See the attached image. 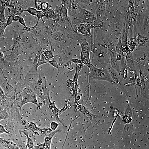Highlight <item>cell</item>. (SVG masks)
Instances as JSON below:
<instances>
[{"label": "cell", "mask_w": 149, "mask_h": 149, "mask_svg": "<svg viewBox=\"0 0 149 149\" xmlns=\"http://www.w3.org/2000/svg\"><path fill=\"white\" fill-rule=\"evenodd\" d=\"M90 69L89 75L90 79L106 80L111 83H113V80L108 70L98 69L93 66Z\"/></svg>", "instance_id": "cell-1"}, {"label": "cell", "mask_w": 149, "mask_h": 149, "mask_svg": "<svg viewBox=\"0 0 149 149\" xmlns=\"http://www.w3.org/2000/svg\"><path fill=\"white\" fill-rule=\"evenodd\" d=\"M37 96L31 89H24L22 93V97L20 104V111H21L22 107L25 104L31 103L38 106V101Z\"/></svg>", "instance_id": "cell-2"}, {"label": "cell", "mask_w": 149, "mask_h": 149, "mask_svg": "<svg viewBox=\"0 0 149 149\" xmlns=\"http://www.w3.org/2000/svg\"><path fill=\"white\" fill-rule=\"evenodd\" d=\"M58 8L59 7L57 6L55 9L53 10L48 8L46 10L43 11L46 20H55L57 19L58 17Z\"/></svg>", "instance_id": "cell-3"}, {"label": "cell", "mask_w": 149, "mask_h": 149, "mask_svg": "<svg viewBox=\"0 0 149 149\" xmlns=\"http://www.w3.org/2000/svg\"><path fill=\"white\" fill-rule=\"evenodd\" d=\"M44 21V23L50 28L53 33L61 32V27L56 20L47 19Z\"/></svg>", "instance_id": "cell-4"}, {"label": "cell", "mask_w": 149, "mask_h": 149, "mask_svg": "<svg viewBox=\"0 0 149 149\" xmlns=\"http://www.w3.org/2000/svg\"><path fill=\"white\" fill-rule=\"evenodd\" d=\"M29 123L28 126L27 127V128L29 130L31 131L32 132L37 134H38V132H40L42 133L43 132V129H41L38 127L36 125L35 123L33 122H32L29 121H28Z\"/></svg>", "instance_id": "cell-5"}, {"label": "cell", "mask_w": 149, "mask_h": 149, "mask_svg": "<svg viewBox=\"0 0 149 149\" xmlns=\"http://www.w3.org/2000/svg\"><path fill=\"white\" fill-rule=\"evenodd\" d=\"M87 24V23H82L79 25L76 29V33H78L79 32L81 34L84 36H90L87 31L86 29Z\"/></svg>", "instance_id": "cell-6"}, {"label": "cell", "mask_w": 149, "mask_h": 149, "mask_svg": "<svg viewBox=\"0 0 149 149\" xmlns=\"http://www.w3.org/2000/svg\"><path fill=\"white\" fill-rule=\"evenodd\" d=\"M22 132L26 136L27 138V146L26 147L27 149H34V145L33 141L29 137V134L26 131H22Z\"/></svg>", "instance_id": "cell-7"}, {"label": "cell", "mask_w": 149, "mask_h": 149, "mask_svg": "<svg viewBox=\"0 0 149 149\" xmlns=\"http://www.w3.org/2000/svg\"><path fill=\"white\" fill-rule=\"evenodd\" d=\"M48 98L49 102V108L51 109L52 112L55 115L56 120H59V110L58 109L56 108L55 105L54 103L51 102L50 100L49 96H48Z\"/></svg>", "instance_id": "cell-8"}, {"label": "cell", "mask_w": 149, "mask_h": 149, "mask_svg": "<svg viewBox=\"0 0 149 149\" xmlns=\"http://www.w3.org/2000/svg\"><path fill=\"white\" fill-rule=\"evenodd\" d=\"M2 4L1 11L0 13V22L2 23H6L7 21L5 14V9L6 6L5 4L1 3Z\"/></svg>", "instance_id": "cell-9"}, {"label": "cell", "mask_w": 149, "mask_h": 149, "mask_svg": "<svg viewBox=\"0 0 149 149\" xmlns=\"http://www.w3.org/2000/svg\"><path fill=\"white\" fill-rule=\"evenodd\" d=\"M9 114L5 109H3L0 112V121L4 120L9 118Z\"/></svg>", "instance_id": "cell-10"}, {"label": "cell", "mask_w": 149, "mask_h": 149, "mask_svg": "<svg viewBox=\"0 0 149 149\" xmlns=\"http://www.w3.org/2000/svg\"><path fill=\"white\" fill-rule=\"evenodd\" d=\"M14 7L15 10L16 15L21 16L22 13L24 12V9L23 7L19 4H16Z\"/></svg>", "instance_id": "cell-11"}, {"label": "cell", "mask_w": 149, "mask_h": 149, "mask_svg": "<svg viewBox=\"0 0 149 149\" xmlns=\"http://www.w3.org/2000/svg\"><path fill=\"white\" fill-rule=\"evenodd\" d=\"M37 10L34 7H30L24 10V12H27L32 15L36 16Z\"/></svg>", "instance_id": "cell-12"}, {"label": "cell", "mask_w": 149, "mask_h": 149, "mask_svg": "<svg viewBox=\"0 0 149 149\" xmlns=\"http://www.w3.org/2000/svg\"><path fill=\"white\" fill-rule=\"evenodd\" d=\"M7 27L6 23H2L0 22V38L4 36L5 30Z\"/></svg>", "instance_id": "cell-13"}, {"label": "cell", "mask_w": 149, "mask_h": 149, "mask_svg": "<svg viewBox=\"0 0 149 149\" xmlns=\"http://www.w3.org/2000/svg\"><path fill=\"white\" fill-rule=\"evenodd\" d=\"M43 54L46 58L48 59L53 58L54 57L53 52L51 50L46 49L43 51Z\"/></svg>", "instance_id": "cell-14"}, {"label": "cell", "mask_w": 149, "mask_h": 149, "mask_svg": "<svg viewBox=\"0 0 149 149\" xmlns=\"http://www.w3.org/2000/svg\"><path fill=\"white\" fill-rule=\"evenodd\" d=\"M36 16L38 18V20L35 26L37 27L38 26L40 20L43 19V17H44V12L42 11H37Z\"/></svg>", "instance_id": "cell-15"}, {"label": "cell", "mask_w": 149, "mask_h": 149, "mask_svg": "<svg viewBox=\"0 0 149 149\" xmlns=\"http://www.w3.org/2000/svg\"><path fill=\"white\" fill-rule=\"evenodd\" d=\"M6 96L3 91L0 87V101L4 102L6 100Z\"/></svg>", "instance_id": "cell-16"}, {"label": "cell", "mask_w": 149, "mask_h": 149, "mask_svg": "<svg viewBox=\"0 0 149 149\" xmlns=\"http://www.w3.org/2000/svg\"><path fill=\"white\" fill-rule=\"evenodd\" d=\"M36 149H49L48 147L44 143H39L37 145L34 146Z\"/></svg>", "instance_id": "cell-17"}, {"label": "cell", "mask_w": 149, "mask_h": 149, "mask_svg": "<svg viewBox=\"0 0 149 149\" xmlns=\"http://www.w3.org/2000/svg\"><path fill=\"white\" fill-rule=\"evenodd\" d=\"M42 2L41 1L35 0V5L36 9L38 11H41V6Z\"/></svg>", "instance_id": "cell-18"}, {"label": "cell", "mask_w": 149, "mask_h": 149, "mask_svg": "<svg viewBox=\"0 0 149 149\" xmlns=\"http://www.w3.org/2000/svg\"><path fill=\"white\" fill-rule=\"evenodd\" d=\"M7 9L9 12V16H11L14 17L16 15L15 10L14 7H8Z\"/></svg>", "instance_id": "cell-19"}, {"label": "cell", "mask_w": 149, "mask_h": 149, "mask_svg": "<svg viewBox=\"0 0 149 149\" xmlns=\"http://www.w3.org/2000/svg\"><path fill=\"white\" fill-rule=\"evenodd\" d=\"M48 63L50 64L52 66L59 69V66L58 64L55 59H54L53 60L50 61L48 62Z\"/></svg>", "instance_id": "cell-20"}, {"label": "cell", "mask_w": 149, "mask_h": 149, "mask_svg": "<svg viewBox=\"0 0 149 149\" xmlns=\"http://www.w3.org/2000/svg\"><path fill=\"white\" fill-rule=\"evenodd\" d=\"M4 133L9 134L8 132L6 130L4 126L0 124V135Z\"/></svg>", "instance_id": "cell-21"}, {"label": "cell", "mask_w": 149, "mask_h": 149, "mask_svg": "<svg viewBox=\"0 0 149 149\" xmlns=\"http://www.w3.org/2000/svg\"><path fill=\"white\" fill-rule=\"evenodd\" d=\"M48 2H42L41 6V11H43L46 10L48 8Z\"/></svg>", "instance_id": "cell-22"}, {"label": "cell", "mask_w": 149, "mask_h": 149, "mask_svg": "<svg viewBox=\"0 0 149 149\" xmlns=\"http://www.w3.org/2000/svg\"><path fill=\"white\" fill-rule=\"evenodd\" d=\"M14 17L11 16H9L8 19H7L6 22L7 26L10 25L12 24L13 21Z\"/></svg>", "instance_id": "cell-23"}, {"label": "cell", "mask_w": 149, "mask_h": 149, "mask_svg": "<svg viewBox=\"0 0 149 149\" xmlns=\"http://www.w3.org/2000/svg\"><path fill=\"white\" fill-rule=\"evenodd\" d=\"M19 21V23L23 26L24 27H25L27 26L25 20L23 17H20Z\"/></svg>", "instance_id": "cell-24"}, {"label": "cell", "mask_w": 149, "mask_h": 149, "mask_svg": "<svg viewBox=\"0 0 149 149\" xmlns=\"http://www.w3.org/2000/svg\"><path fill=\"white\" fill-rule=\"evenodd\" d=\"M70 60L73 63L76 64H79L82 63V62L80 59L76 58H71Z\"/></svg>", "instance_id": "cell-25"}, {"label": "cell", "mask_w": 149, "mask_h": 149, "mask_svg": "<svg viewBox=\"0 0 149 149\" xmlns=\"http://www.w3.org/2000/svg\"><path fill=\"white\" fill-rule=\"evenodd\" d=\"M58 124L56 123L52 122L51 123V129L53 131H54L58 126Z\"/></svg>", "instance_id": "cell-26"}, {"label": "cell", "mask_w": 149, "mask_h": 149, "mask_svg": "<svg viewBox=\"0 0 149 149\" xmlns=\"http://www.w3.org/2000/svg\"><path fill=\"white\" fill-rule=\"evenodd\" d=\"M20 17L21 16L18 15L14 16L13 18V21L15 22L19 21Z\"/></svg>", "instance_id": "cell-27"}, {"label": "cell", "mask_w": 149, "mask_h": 149, "mask_svg": "<svg viewBox=\"0 0 149 149\" xmlns=\"http://www.w3.org/2000/svg\"><path fill=\"white\" fill-rule=\"evenodd\" d=\"M4 57V54L3 52L0 51V59L3 60Z\"/></svg>", "instance_id": "cell-28"}, {"label": "cell", "mask_w": 149, "mask_h": 149, "mask_svg": "<svg viewBox=\"0 0 149 149\" xmlns=\"http://www.w3.org/2000/svg\"><path fill=\"white\" fill-rule=\"evenodd\" d=\"M27 121L25 120H22L21 121V124L23 126H26L27 125Z\"/></svg>", "instance_id": "cell-29"}, {"label": "cell", "mask_w": 149, "mask_h": 149, "mask_svg": "<svg viewBox=\"0 0 149 149\" xmlns=\"http://www.w3.org/2000/svg\"><path fill=\"white\" fill-rule=\"evenodd\" d=\"M3 109H2V108H0V112L2 110H3Z\"/></svg>", "instance_id": "cell-30"}, {"label": "cell", "mask_w": 149, "mask_h": 149, "mask_svg": "<svg viewBox=\"0 0 149 149\" xmlns=\"http://www.w3.org/2000/svg\"><path fill=\"white\" fill-rule=\"evenodd\" d=\"M1 50V48L0 47V51Z\"/></svg>", "instance_id": "cell-31"}]
</instances>
